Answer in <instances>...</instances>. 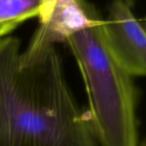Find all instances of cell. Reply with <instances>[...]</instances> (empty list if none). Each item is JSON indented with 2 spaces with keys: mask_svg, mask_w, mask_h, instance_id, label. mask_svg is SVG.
<instances>
[{
  "mask_svg": "<svg viewBox=\"0 0 146 146\" xmlns=\"http://www.w3.org/2000/svg\"><path fill=\"white\" fill-rule=\"evenodd\" d=\"M103 19L73 34L64 44L80 70L96 139L102 146H139L133 77L115 61L104 44L99 32Z\"/></svg>",
  "mask_w": 146,
  "mask_h": 146,
  "instance_id": "obj_2",
  "label": "cell"
},
{
  "mask_svg": "<svg viewBox=\"0 0 146 146\" xmlns=\"http://www.w3.org/2000/svg\"><path fill=\"white\" fill-rule=\"evenodd\" d=\"M122 1H124L126 3H127L131 7H133L134 4H135V0H122Z\"/></svg>",
  "mask_w": 146,
  "mask_h": 146,
  "instance_id": "obj_7",
  "label": "cell"
},
{
  "mask_svg": "<svg viewBox=\"0 0 146 146\" xmlns=\"http://www.w3.org/2000/svg\"><path fill=\"white\" fill-rule=\"evenodd\" d=\"M102 41L115 61L133 77L146 74V34L133 7L122 0L108 5V16L99 24Z\"/></svg>",
  "mask_w": 146,
  "mask_h": 146,
  "instance_id": "obj_3",
  "label": "cell"
},
{
  "mask_svg": "<svg viewBox=\"0 0 146 146\" xmlns=\"http://www.w3.org/2000/svg\"><path fill=\"white\" fill-rule=\"evenodd\" d=\"M139 146H145V142L143 141V142H142V143H141V144L139 145Z\"/></svg>",
  "mask_w": 146,
  "mask_h": 146,
  "instance_id": "obj_8",
  "label": "cell"
},
{
  "mask_svg": "<svg viewBox=\"0 0 146 146\" xmlns=\"http://www.w3.org/2000/svg\"><path fill=\"white\" fill-rule=\"evenodd\" d=\"M38 25L22 57L33 56L44 50L65 43L88 27L98 23L103 17L86 0H44L38 15Z\"/></svg>",
  "mask_w": 146,
  "mask_h": 146,
  "instance_id": "obj_4",
  "label": "cell"
},
{
  "mask_svg": "<svg viewBox=\"0 0 146 146\" xmlns=\"http://www.w3.org/2000/svg\"><path fill=\"white\" fill-rule=\"evenodd\" d=\"M96 139L56 46L22 57L17 37H1L0 146H96Z\"/></svg>",
  "mask_w": 146,
  "mask_h": 146,
  "instance_id": "obj_1",
  "label": "cell"
},
{
  "mask_svg": "<svg viewBox=\"0 0 146 146\" xmlns=\"http://www.w3.org/2000/svg\"><path fill=\"white\" fill-rule=\"evenodd\" d=\"M17 27H18V25L12 24V23L0 24V38L7 36L9 33H10L12 31H14Z\"/></svg>",
  "mask_w": 146,
  "mask_h": 146,
  "instance_id": "obj_6",
  "label": "cell"
},
{
  "mask_svg": "<svg viewBox=\"0 0 146 146\" xmlns=\"http://www.w3.org/2000/svg\"><path fill=\"white\" fill-rule=\"evenodd\" d=\"M44 0H0V24L20 25L37 17Z\"/></svg>",
  "mask_w": 146,
  "mask_h": 146,
  "instance_id": "obj_5",
  "label": "cell"
}]
</instances>
